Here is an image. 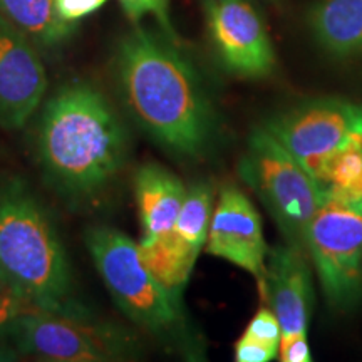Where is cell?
Returning <instances> with one entry per match:
<instances>
[{"instance_id": "obj_10", "label": "cell", "mask_w": 362, "mask_h": 362, "mask_svg": "<svg viewBox=\"0 0 362 362\" xmlns=\"http://www.w3.org/2000/svg\"><path fill=\"white\" fill-rule=\"evenodd\" d=\"M205 248L210 255L248 272L259 284L264 298L270 250L264 238L259 211L238 188H221L211 214Z\"/></svg>"}, {"instance_id": "obj_5", "label": "cell", "mask_w": 362, "mask_h": 362, "mask_svg": "<svg viewBox=\"0 0 362 362\" xmlns=\"http://www.w3.org/2000/svg\"><path fill=\"white\" fill-rule=\"evenodd\" d=\"M240 176L269 210L288 245L305 252V235L325 193L317 180L265 128L248 138Z\"/></svg>"}, {"instance_id": "obj_1", "label": "cell", "mask_w": 362, "mask_h": 362, "mask_svg": "<svg viewBox=\"0 0 362 362\" xmlns=\"http://www.w3.org/2000/svg\"><path fill=\"white\" fill-rule=\"evenodd\" d=\"M121 94L156 141L185 156H200L214 136V111L187 59L144 29L121 39L116 51Z\"/></svg>"}, {"instance_id": "obj_11", "label": "cell", "mask_w": 362, "mask_h": 362, "mask_svg": "<svg viewBox=\"0 0 362 362\" xmlns=\"http://www.w3.org/2000/svg\"><path fill=\"white\" fill-rule=\"evenodd\" d=\"M45 90L47 74L33 40L0 16V126L21 129Z\"/></svg>"}, {"instance_id": "obj_12", "label": "cell", "mask_w": 362, "mask_h": 362, "mask_svg": "<svg viewBox=\"0 0 362 362\" xmlns=\"http://www.w3.org/2000/svg\"><path fill=\"white\" fill-rule=\"evenodd\" d=\"M211 214V188L203 183L193 185L188 188L178 220L165 242L153 250L141 252L149 270L178 296L192 275L198 255L206 245Z\"/></svg>"}, {"instance_id": "obj_15", "label": "cell", "mask_w": 362, "mask_h": 362, "mask_svg": "<svg viewBox=\"0 0 362 362\" xmlns=\"http://www.w3.org/2000/svg\"><path fill=\"white\" fill-rule=\"evenodd\" d=\"M309 24L317 42L334 56L362 52V0H320Z\"/></svg>"}, {"instance_id": "obj_18", "label": "cell", "mask_w": 362, "mask_h": 362, "mask_svg": "<svg viewBox=\"0 0 362 362\" xmlns=\"http://www.w3.org/2000/svg\"><path fill=\"white\" fill-rule=\"evenodd\" d=\"M280 339L282 329L277 315L270 307H262L235 344V361L269 362L275 359L279 356Z\"/></svg>"}, {"instance_id": "obj_6", "label": "cell", "mask_w": 362, "mask_h": 362, "mask_svg": "<svg viewBox=\"0 0 362 362\" xmlns=\"http://www.w3.org/2000/svg\"><path fill=\"white\" fill-rule=\"evenodd\" d=\"M305 253L329 304L354 305L362 293V205L325 194L307 228Z\"/></svg>"}, {"instance_id": "obj_2", "label": "cell", "mask_w": 362, "mask_h": 362, "mask_svg": "<svg viewBox=\"0 0 362 362\" xmlns=\"http://www.w3.org/2000/svg\"><path fill=\"white\" fill-rule=\"evenodd\" d=\"M39 156L51 178L71 193L104 188L126 161V134L111 103L86 83L62 86L45 104Z\"/></svg>"}, {"instance_id": "obj_3", "label": "cell", "mask_w": 362, "mask_h": 362, "mask_svg": "<svg viewBox=\"0 0 362 362\" xmlns=\"http://www.w3.org/2000/svg\"><path fill=\"white\" fill-rule=\"evenodd\" d=\"M0 279L6 288L54 314L89 317L72 300L64 247L21 181H0Z\"/></svg>"}, {"instance_id": "obj_24", "label": "cell", "mask_w": 362, "mask_h": 362, "mask_svg": "<svg viewBox=\"0 0 362 362\" xmlns=\"http://www.w3.org/2000/svg\"><path fill=\"white\" fill-rule=\"evenodd\" d=\"M2 288H6V285H4V282H2V279H0V291H2Z\"/></svg>"}, {"instance_id": "obj_17", "label": "cell", "mask_w": 362, "mask_h": 362, "mask_svg": "<svg viewBox=\"0 0 362 362\" xmlns=\"http://www.w3.org/2000/svg\"><path fill=\"white\" fill-rule=\"evenodd\" d=\"M322 189L336 200L362 205V139L347 144L330 160Z\"/></svg>"}, {"instance_id": "obj_9", "label": "cell", "mask_w": 362, "mask_h": 362, "mask_svg": "<svg viewBox=\"0 0 362 362\" xmlns=\"http://www.w3.org/2000/svg\"><path fill=\"white\" fill-rule=\"evenodd\" d=\"M208 33L226 71L245 79L272 74L275 52L264 21L245 0H205Z\"/></svg>"}, {"instance_id": "obj_21", "label": "cell", "mask_w": 362, "mask_h": 362, "mask_svg": "<svg viewBox=\"0 0 362 362\" xmlns=\"http://www.w3.org/2000/svg\"><path fill=\"white\" fill-rule=\"evenodd\" d=\"M107 0H54L57 16L67 24L84 19L96 11H99Z\"/></svg>"}, {"instance_id": "obj_4", "label": "cell", "mask_w": 362, "mask_h": 362, "mask_svg": "<svg viewBox=\"0 0 362 362\" xmlns=\"http://www.w3.org/2000/svg\"><path fill=\"white\" fill-rule=\"evenodd\" d=\"M86 245L104 285L128 319L156 336L178 329V293L149 270L138 242L119 230L98 226L86 233Z\"/></svg>"}, {"instance_id": "obj_22", "label": "cell", "mask_w": 362, "mask_h": 362, "mask_svg": "<svg viewBox=\"0 0 362 362\" xmlns=\"http://www.w3.org/2000/svg\"><path fill=\"white\" fill-rule=\"evenodd\" d=\"M279 359L282 362H310V347L307 336H298L280 341Z\"/></svg>"}, {"instance_id": "obj_14", "label": "cell", "mask_w": 362, "mask_h": 362, "mask_svg": "<svg viewBox=\"0 0 362 362\" xmlns=\"http://www.w3.org/2000/svg\"><path fill=\"white\" fill-rule=\"evenodd\" d=\"M188 188L178 176L160 165H143L134 176V194L138 203L139 250L149 252L168 237L183 208Z\"/></svg>"}, {"instance_id": "obj_23", "label": "cell", "mask_w": 362, "mask_h": 362, "mask_svg": "<svg viewBox=\"0 0 362 362\" xmlns=\"http://www.w3.org/2000/svg\"><path fill=\"white\" fill-rule=\"evenodd\" d=\"M19 356L21 354L13 346L8 329H0V362L16 361Z\"/></svg>"}, {"instance_id": "obj_19", "label": "cell", "mask_w": 362, "mask_h": 362, "mask_svg": "<svg viewBox=\"0 0 362 362\" xmlns=\"http://www.w3.org/2000/svg\"><path fill=\"white\" fill-rule=\"evenodd\" d=\"M119 4L133 22H138L144 16H155L166 34L173 37L168 17V0H119Z\"/></svg>"}, {"instance_id": "obj_13", "label": "cell", "mask_w": 362, "mask_h": 362, "mask_svg": "<svg viewBox=\"0 0 362 362\" xmlns=\"http://www.w3.org/2000/svg\"><path fill=\"white\" fill-rule=\"evenodd\" d=\"M264 300L277 315L282 339L307 336L312 285L305 252L288 243L269 252Z\"/></svg>"}, {"instance_id": "obj_20", "label": "cell", "mask_w": 362, "mask_h": 362, "mask_svg": "<svg viewBox=\"0 0 362 362\" xmlns=\"http://www.w3.org/2000/svg\"><path fill=\"white\" fill-rule=\"evenodd\" d=\"M34 312H42V309H39L27 298L21 297L19 293L12 292L11 288L0 291V329H8L21 317L34 314Z\"/></svg>"}, {"instance_id": "obj_16", "label": "cell", "mask_w": 362, "mask_h": 362, "mask_svg": "<svg viewBox=\"0 0 362 362\" xmlns=\"http://www.w3.org/2000/svg\"><path fill=\"white\" fill-rule=\"evenodd\" d=\"M0 16L44 47L64 42L74 30L57 16L54 0H0Z\"/></svg>"}, {"instance_id": "obj_8", "label": "cell", "mask_w": 362, "mask_h": 362, "mask_svg": "<svg viewBox=\"0 0 362 362\" xmlns=\"http://www.w3.org/2000/svg\"><path fill=\"white\" fill-rule=\"evenodd\" d=\"M19 354L56 362H107L124 359L129 341L107 325L89 317L34 312L8 327Z\"/></svg>"}, {"instance_id": "obj_7", "label": "cell", "mask_w": 362, "mask_h": 362, "mask_svg": "<svg viewBox=\"0 0 362 362\" xmlns=\"http://www.w3.org/2000/svg\"><path fill=\"white\" fill-rule=\"evenodd\" d=\"M265 129L322 187L330 160L362 139V104L339 98L305 101L272 117Z\"/></svg>"}]
</instances>
